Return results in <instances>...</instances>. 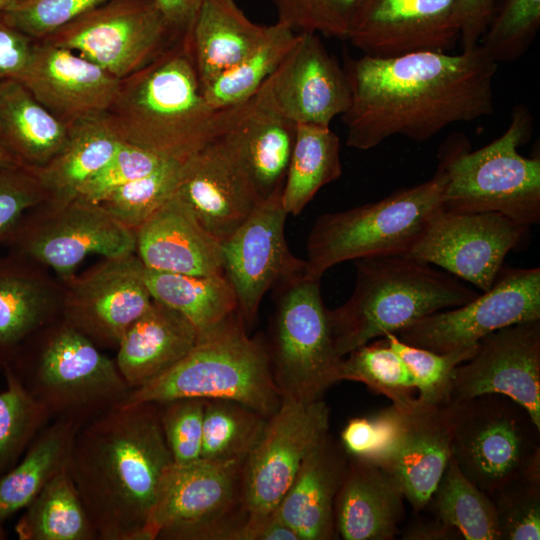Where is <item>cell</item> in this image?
I'll return each instance as SVG.
<instances>
[{"mask_svg":"<svg viewBox=\"0 0 540 540\" xmlns=\"http://www.w3.org/2000/svg\"><path fill=\"white\" fill-rule=\"evenodd\" d=\"M8 252L53 270L68 280L89 256L115 257L135 253V232L115 220L102 206L81 199L30 209L4 244Z\"/></svg>","mask_w":540,"mask_h":540,"instance_id":"obj_13","label":"cell"},{"mask_svg":"<svg viewBox=\"0 0 540 540\" xmlns=\"http://www.w3.org/2000/svg\"><path fill=\"white\" fill-rule=\"evenodd\" d=\"M297 36L298 33L284 23L270 24L266 38L256 49L202 90L207 102L222 109L249 101L280 65Z\"/></svg>","mask_w":540,"mask_h":540,"instance_id":"obj_39","label":"cell"},{"mask_svg":"<svg viewBox=\"0 0 540 540\" xmlns=\"http://www.w3.org/2000/svg\"><path fill=\"white\" fill-rule=\"evenodd\" d=\"M204 0H154L177 38L190 34L196 14Z\"/></svg>","mask_w":540,"mask_h":540,"instance_id":"obj_55","label":"cell"},{"mask_svg":"<svg viewBox=\"0 0 540 540\" xmlns=\"http://www.w3.org/2000/svg\"><path fill=\"white\" fill-rule=\"evenodd\" d=\"M404 496L376 462L349 456L334 505L335 528L344 540H392L405 517Z\"/></svg>","mask_w":540,"mask_h":540,"instance_id":"obj_27","label":"cell"},{"mask_svg":"<svg viewBox=\"0 0 540 540\" xmlns=\"http://www.w3.org/2000/svg\"><path fill=\"white\" fill-rule=\"evenodd\" d=\"M64 287L20 255L0 257V369L34 332L61 317Z\"/></svg>","mask_w":540,"mask_h":540,"instance_id":"obj_26","label":"cell"},{"mask_svg":"<svg viewBox=\"0 0 540 540\" xmlns=\"http://www.w3.org/2000/svg\"><path fill=\"white\" fill-rule=\"evenodd\" d=\"M254 98L228 108L212 107L202 93L188 35L120 80L108 114L123 142L184 162L229 130Z\"/></svg>","mask_w":540,"mask_h":540,"instance_id":"obj_3","label":"cell"},{"mask_svg":"<svg viewBox=\"0 0 540 540\" xmlns=\"http://www.w3.org/2000/svg\"><path fill=\"white\" fill-rule=\"evenodd\" d=\"M342 380L363 383L394 405H404L416 397L411 373L385 337L361 345L344 356L339 371V381Z\"/></svg>","mask_w":540,"mask_h":540,"instance_id":"obj_41","label":"cell"},{"mask_svg":"<svg viewBox=\"0 0 540 540\" xmlns=\"http://www.w3.org/2000/svg\"><path fill=\"white\" fill-rule=\"evenodd\" d=\"M274 292L271 339L266 347L281 397L305 402L322 399L339 382L343 358L334 345L320 280L301 277Z\"/></svg>","mask_w":540,"mask_h":540,"instance_id":"obj_9","label":"cell"},{"mask_svg":"<svg viewBox=\"0 0 540 540\" xmlns=\"http://www.w3.org/2000/svg\"><path fill=\"white\" fill-rule=\"evenodd\" d=\"M135 254L150 270L188 275L223 273L221 243L174 193L135 231Z\"/></svg>","mask_w":540,"mask_h":540,"instance_id":"obj_25","label":"cell"},{"mask_svg":"<svg viewBox=\"0 0 540 540\" xmlns=\"http://www.w3.org/2000/svg\"><path fill=\"white\" fill-rule=\"evenodd\" d=\"M123 143L108 114L90 116L69 125L62 150L46 165L31 169L45 193L44 202L66 204L116 153Z\"/></svg>","mask_w":540,"mask_h":540,"instance_id":"obj_32","label":"cell"},{"mask_svg":"<svg viewBox=\"0 0 540 540\" xmlns=\"http://www.w3.org/2000/svg\"><path fill=\"white\" fill-rule=\"evenodd\" d=\"M181 164L169 160L155 171L114 190L98 204L135 232L175 193Z\"/></svg>","mask_w":540,"mask_h":540,"instance_id":"obj_44","label":"cell"},{"mask_svg":"<svg viewBox=\"0 0 540 540\" xmlns=\"http://www.w3.org/2000/svg\"><path fill=\"white\" fill-rule=\"evenodd\" d=\"M495 0H456L455 15L461 50L479 44L491 16Z\"/></svg>","mask_w":540,"mask_h":540,"instance_id":"obj_54","label":"cell"},{"mask_svg":"<svg viewBox=\"0 0 540 540\" xmlns=\"http://www.w3.org/2000/svg\"><path fill=\"white\" fill-rule=\"evenodd\" d=\"M411 373L420 401L431 404L450 403L455 370L470 359L477 346L446 353H436L402 342L395 334L384 336Z\"/></svg>","mask_w":540,"mask_h":540,"instance_id":"obj_45","label":"cell"},{"mask_svg":"<svg viewBox=\"0 0 540 540\" xmlns=\"http://www.w3.org/2000/svg\"><path fill=\"white\" fill-rule=\"evenodd\" d=\"M244 461L174 463L164 475L146 527V540H243Z\"/></svg>","mask_w":540,"mask_h":540,"instance_id":"obj_11","label":"cell"},{"mask_svg":"<svg viewBox=\"0 0 540 540\" xmlns=\"http://www.w3.org/2000/svg\"><path fill=\"white\" fill-rule=\"evenodd\" d=\"M329 420L330 409L322 399L282 398L243 463L242 502L247 513L243 540H252L275 512L305 459L328 434Z\"/></svg>","mask_w":540,"mask_h":540,"instance_id":"obj_12","label":"cell"},{"mask_svg":"<svg viewBox=\"0 0 540 540\" xmlns=\"http://www.w3.org/2000/svg\"><path fill=\"white\" fill-rule=\"evenodd\" d=\"M49 414L81 425L120 405L131 387L115 360L61 317L30 335L1 369Z\"/></svg>","mask_w":540,"mask_h":540,"instance_id":"obj_5","label":"cell"},{"mask_svg":"<svg viewBox=\"0 0 540 540\" xmlns=\"http://www.w3.org/2000/svg\"><path fill=\"white\" fill-rule=\"evenodd\" d=\"M20 0H0V11L6 10L8 7Z\"/></svg>","mask_w":540,"mask_h":540,"instance_id":"obj_59","label":"cell"},{"mask_svg":"<svg viewBox=\"0 0 540 540\" xmlns=\"http://www.w3.org/2000/svg\"><path fill=\"white\" fill-rule=\"evenodd\" d=\"M51 114L66 125L106 113L120 80L69 49L34 42L30 59L17 79Z\"/></svg>","mask_w":540,"mask_h":540,"instance_id":"obj_24","label":"cell"},{"mask_svg":"<svg viewBox=\"0 0 540 540\" xmlns=\"http://www.w3.org/2000/svg\"><path fill=\"white\" fill-rule=\"evenodd\" d=\"M252 540H299L295 531L273 513L254 532Z\"/></svg>","mask_w":540,"mask_h":540,"instance_id":"obj_57","label":"cell"},{"mask_svg":"<svg viewBox=\"0 0 540 540\" xmlns=\"http://www.w3.org/2000/svg\"><path fill=\"white\" fill-rule=\"evenodd\" d=\"M34 42L11 26L0 11V81L20 77L30 59Z\"/></svg>","mask_w":540,"mask_h":540,"instance_id":"obj_53","label":"cell"},{"mask_svg":"<svg viewBox=\"0 0 540 540\" xmlns=\"http://www.w3.org/2000/svg\"><path fill=\"white\" fill-rule=\"evenodd\" d=\"M501 394L523 406L540 428V320L513 324L483 337L457 366L450 402Z\"/></svg>","mask_w":540,"mask_h":540,"instance_id":"obj_19","label":"cell"},{"mask_svg":"<svg viewBox=\"0 0 540 540\" xmlns=\"http://www.w3.org/2000/svg\"><path fill=\"white\" fill-rule=\"evenodd\" d=\"M80 423L49 421L32 440L20 460L0 475V522L25 509L43 487L67 468Z\"/></svg>","mask_w":540,"mask_h":540,"instance_id":"obj_34","label":"cell"},{"mask_svg":"<svg viewBox=\"0 0 540 540\" xmlns=\"http://www.w3.org/2000/svg\"><path fill=\"white\" fill-rule=\"evenodd\" d=\"M426 508L465 540H500L491 498L463 475L451 456Z\"/></svg>","mask_w":540,"mask_h":540,"instance_id":"obj_38","label":"cell"},{"mask_svg":"<svg viewBox=\"0 0 540 540\" xmlns=\"http://www.w3.org/2000/svg\"><path fill=\"white\" fill-rule=\"evenodd\" d=\"M3 374L7 388L0 392V475L20 460L38 432L51 421L11 372Z\"/></svg>","mask_w":540,"mask_h":540,"instance_id":"obj_43","label":"cell"},{"mask_svg":"<svg viewBox=\"0 0 540 540\" xmlns=\"http://www.w3.org/2000/svg\"><path fill=\"white\" fill-rule=\"evenodd\" d=\"M295 133L296 124L257 92L250 109L222 135L262 201L282 192Z\"/></svg>","mask_w":540,"mask_h":540,"instance_id":"obj_30","label":"cell"},{"mask_svg":"<svg viewBox=\"0 0 540 540\" xmlns=\"http://www.w3.org/2000/svg\"><path fill=\"white\" fill-rule=\"evenodd\" d=\"M235 311L199 334L195 346L172 368L133 388L120 405L178 398L227 399L271 417L281 404L264 342L247 335Z\"/></svg>","mask_w":540,"mask_h":540,"instance_id":"obj_6","label":"cell"},{"mask_svg":"<svg viewBox=\"0 0 540 540\" xmlns=\"http://www.w3.org/2000/svg\"><path fill=\"white\" fill-rule=\"evenodd\" d=\"M349 455L329 433L308 455L275 514L299 540L337 539L334 505Z\"/></svg>","mask_w":540,"mask_h":540,"instance_id":"obj_28","label":"cell"},{"mask_svg":"<svg viewBox=\"0 0 540 540\" xmlns=\"http://www.w3.org/2000/svg\"><path fill=\"white\" fill-rule=\"evenodd\" d=\"M540 28V0H495L490 19L479 41L496 64L522 58Z\"/></svg>","mask_w":540,"mask_h":540,"instance_id":"obj_42","label":"cell"},{"mask_svg":"<svg viewBox=\"0 0 540 540\" xmlns=\"http://www.w3.org/2000/svg\"><path fill=\"white\" fill-rule=\"evenodd\" d=\"M456 0H359L347 40L362 54L450 52L459 43Z\"/></svg>","mask_w":540,"mask_h":540,"instance_id":"obj_22","label":"cell"},{"mask_svg":"<svg viewBox=\"0 0 540 540\" xmlns=\"http://www.w3.org/2000/svg\"><path fill=\"white\" fill-rule=\"evenodd\" d=\"M143 280L152 299L181 313L199 334L238 310L235 292L224 274L188 275L144 267Z\"/></svg>","mask_w":540,"mask_h":540,"instance_id":"obj_35","label":"cell"},{"mask_svg":"<svg viewBox=\"0 0 540 540\" xmlns=\"http://www.w3.org/2000/svg\"><path fill=\"white\" fill-rule=\"evenodd\" d=\"M15 524L20 540H96L97 534L67 471L54 476Z\"/></svg>","mask_w":540,"mask_h":540,"instance_id":"obj_37","label":"cell"},{"mask_svg":"<svg viewBox=\"0 0 540 540\" xmlns=\"http://www.w3.org/2000/svg\"><path fill=\"white\" fill-rule=\"evenodd\" d=\"M69 126L16 79L0 81V145L24 167L46 165L64 147Z\"/></svg>","mask_w":540,"mask_h":540,"instance_id":"obj_33","label":"cell"},{"mask_svg":"<svg viewBox=\"0 0 540 540\" xmlns=\"http://www.w3.org/2000/svg\"><path fill=\"white\" fill-rule=\"evenodd\" d=\"M110 0H20L3 11L5 20L33 40Z\"/></svg>","mask_w":540,"mask_h":540,"instance_id":"obj_49","label":"cell"},{"mask_svg":"<svg viewBox=\"0 0 540 540\" xmlns=\"http://www.w3.org/2000/svg\"><path fill=\"white\" fill-rule=\"evenodd\" d=\"M160 423L173 462L200 459L205 399L178 398L159 403Z\"/></svg>","mask_w":540,"mask_h":540,"instance_id":"obj_48","label":"cell"},{"mask_svg":"<svg viewBox=\"0 0 540 540\" xmlns=\"http://www.w3.org/2000/svg\"><path fill=\"white\" fill-rule=\"evenodd\" d=\"M269 417L240 402L205 400L201 459L245 461L261 439Z\"/></svg>","mask_w":540,"mask_h":540,"instance_id":"obj_40","label":"cell"},{"mask_svg":"<svg viewBox=\"0 0 540 540\" xmlns=\"http://www.w3.org/2000/svg\"><path fill=\"white\" fill-rule=\"evenodd\" d=\"M393 431V406L371 417L351 418L340 434L349 456L376 460L386 448Z\"/></svg>","mask_w":540,"mask_h":540,"instance_id":"obj_52","label":"cell"},{"mask_svg":"<svg viewBox=\"0 0 540 540\" xmlns=\"http://www.w3.org/2000/svg\"><path fill=\"white\" fill-rule=\"evenodd\" d=\"M261 100L295 124L330 126L351 101L347 75L318 34L298 33L277 69L258 90Z\"/></svg>","mask_w":540,"mask_h":540,"instance_id":"obj_20","label":"cell"},{"mask_svg":"<svg viewBox=\"0 0 540 540\" xmlns=\"http://www.w3.org/2000/svg\"><path fill=\"white\" fill-rule=\"evenodd\" d=\"M167 161L123 142L112 158L80 188L77 198L98 204L114 190L155 171Z\"/></svg>","mask_w":540,"mask_h":540,"instance_id":"obj_50","label":"cell"},{"mask_svg":"<svg viewBox=\"0 0 540 540\" xmlns=\"http://www.w3.org/2000/svg\"><path fill=\"white\" fill-rule=\"evenodd\" d=\"M282 192L261 202L246 221L221 243L223 273L237 299L246 327L256 319L270 289L305 276L306 262L294 256L286 242L287 213Z\"/></svg>","mask_w":540,"mask_h":540,"instance_id":"obj_17","label":"cell"},{"mask_svg":"<svg viewBox=\"0 0 540 540\" xmlns=\"http://www.w3.org/2000/svg\"><path fill=\"white\" fill-rule=\"evenodd\" d=\"M21 166L17 160L0 145V169Z\"/></svg>","mask_w":540,"mask_h":540,"instance_id":"obj_58","label":"cell"},{"mask_svg":"<svg viewBox=\"0 0 540 540\" xmlns=\"http://www.w3.org/2000/svg\"><path fill=\"white\" fill-rule=\"evenodd\" d=\"M6 536L7 534L4 528L2 527V523L0 522V540L6 539Z\"/></svg>","mask_w":540,"mask_h":540,"instance_id":"obj_60","label":"cell"},{"mask_svg":"<svg viewBox=\"0 0 540 540\" xmlns=\"http://www.w3.org/2000/svg\"><path fill=\"white\" fill-rule=\"evenodd\" d=\"M199 332L178 311L153 299L123 335L116 366L131 389L166 372L195 346Z\"/></svg>","mask_w":540,"mask_h":540,"instance_id":"obj_29","label":"cell"},{"mask_svg":"<svg viewBox=\"0 0 540 540\" xmlns=\"http://www.w3.org/2000/svg\"><path fill=\"white\" fill-rule=\"evenodd\" d=\"M529 229L498 212L442 208L406 256L436 265L483 292L494 284L505 257L522 244Z\"/></svg>","mask_w":540,"mask_h":540,"instance_id":"obj_16","label":"cell"},{"mask_svg":"<svg viewBox=\"0 0 540 540\" xmlns=\"http://www.w3.org/2000/svg\"><path fill=\"white\" fill-rule=\"evenodd\" d=\"M45 200L42 186L30 168L0 169V244H5L30 209Z\"/></svg>","mask_w":540,"mask_h":540,"instance_id":"obj_51","label":"cell"},{"mask_svg":"<svg viewBox=\"0 0 540 540\" xmlns=\"http://www.w3.org/2000/svg\"><path fill=\"white\" fill-rule=\"evenodd\" d=\"M447 175L438 162L425 182L372 203L317 218L307 240L305 278L320 280L332 266L361 258L407 255L443 208Z\"/></svg>","mask_w":540,"mask_h":540,"instance_id":"obj_8","label":"cell"},{"mask_svg":"<svg viewBox=\"0 0 540 540\" xmlns=\"http://www.w3.org/2000/svg\"><path fill=\"white\" fill-rule=\"evenodd\" d=\"M175 194L220 243L263 202L222 135L182 162Z\"/></svg>","mask_w":540,"mask_h":540,"instance_id":"obj_23","label":"cell"},{"mask_svg":"<svg viewBox=\"0 0 540 540\" xmlns=\"http://www.w3.org/2000/svg\"><path fill=\"white\" fill-rule=\"evenodd\" d=\"M533 117L525 105L513 107L507 129L487 145L470 150L463 133H453L439 147L446 171L443 209L498 212L521 224L540 221V157L518 148L529 141Z\"/></svg>","mask_w":540,"mask_h":540,"instance_id":"obj_7","label":"cell"},{"mask_svg":"<svg viewBox=\"0 0 540 540\" xmlns=\"http://www.w3.org/2000/svg\"><path fill=\"white\" fill-rule=\"evenodd\" d=\"M354 262L352 295L343 305L328 310L334 345L341 358L425 316L464 305L479 294L452 274L406 255Z\"/></svg>","mask_w":540,"mask_h":540,"instance_id":"obj_4","label":"cell"},{"mask_svg":"<svg viewBox=\"0 0 540 540\" xmlns=\"http://www.w3.org/2000/svg\"><path fill=\"white\" fill-rule=\"evenodd\" d=\"M403 539L409 540H454L463 539L459 531L436 518L412 523L404 532Z\"/></svg>","mask_w":540,"mask_h":540,"instance_id":"obj_56","label":"cell"},{"mask_svg":"<svg viewBox=\"0 0 540 540\" xmlns=\"http://www.w3.org/2000/svg\"><path fill=\"white\" fill-rule=\"evenodd\" d=\"M393 406L390 440L374 460L397 483L415 512L424 510L451 456L455 404L416 397Z\"/></svg>","mask_w":540,"mask_h":540,"instance_id":"obj_21","label":"cell"},{"mask_svg":"<svg viewBox=\"0 0 540 540\" xmlns=\"http://www.w3.org/2000/svg\"><path fill=\"white\" fill-rule=\"evenodd\" d=\"M269 29L249 19L236 0H204L189 34L201 90L256 49Z\"/></svg>","mask_w":540,"mask_h":540,"instance_id":"obj_31","label":"cell"},{"mask_svg":"<svg viewBox=\"0 0 540 540\" xmlns=\"http://www.w3.org/2000/svg\"><path fill=\"white\" fill-rule=\"evenodd\" d=\"M359 0H271L277 21L296 33L347 40Z\"/></svg>","mask_w":540,"mask_h":540,"instance_id":"obj_47","label":"cell"},{"mask_svg":"<svg viewBox=\"0 0 540 540\" xmlns=\"http://www.w3.org/2000/svg\"><path fill=\"white\" fill-rule=\"evenodd\" d=\"M540 320V268L503 266L494 284L468 303L425 316L395 335L436 353L474 347L501 328Z\"/></svg>","mask_w":540,"mask_h":540,"instance_id":"obj_15","label":"cell"},{"mask_svg":"<svg viewBox=\"0 0 540 540\" xmlns=\"http://www.w3.org/2000/svg\"><path fill=\"white\" fill-rule=\"evenodd\" d=\"M488 496L500 540L540 539V471L517 477Z\"/></svg>","mask_w":540,"mask_h":540,"instance_id":"obj_46","label":"cell"},{"mask_svg":"<svg viewBox=\"0 0 540 540\" xmlns=\"http://www.w3.org/2000/svg\"><path fill=\"white\" fill-rule=\"evenodd\" d=\"M172 464L159 403L118 405L79 427L67 471L98 540H146Z\"/></svg>","mask_w":540,"mask_h":540,"instance_id":"obj_2","label":"cell"},{"mask_svg":"<svg viewBox=\"0 0 540 540\" xmlns=\"http://www.w3.org/2000/svg\"><path fill=\"white\" fill-rule=\"evenodd\" d=\"M135 253L106 257L81 275L61 281V318L98 348L117 349L131 324L153 299Z\"/></svg>","mask_w":540,"mask_h":540,"instance_id":"obj_18","label":"cell"},{"mask_svg":"<svg viewBox=\"0 0 540 540\" xmlns=\"http://www.w3.org/2000/svg\"><path fill=\"white\" fill-rule=\"evenodd\" d=\"M343 68L351 101L340 117L351 148L370 150L393 136L427 141L452 124L494 112L498 64L479 45L457 54H346Z\"/></svg>","mask_w":540,"mask_h":540,"instance_id":"obj_1","label":"cell"},{"mask_svg":"<svg viewBox=\"0 0 540 540\" xmlns=\"http://www.w3.org/2000/svg\"><path fill=\"white\" fill-rule=\"evenodd\" d=\"M341 175L339 136L330 126L296 124L281 195L286 213L298 215L323 186Z\"/></svg>","mask_w":540,"mask_h":540,"instance_id":"obj_36","label":"cell"},{"mask_svg":"<svg viewBox=\"0 0 540 540\" xmlns=\"http://www.w3.org/2000/svg\"><path fill=\"white\" fill-rule=\"evenodd\" d=\"M454 404L451 457L479 489L490 495L540 471V428L523 406L501 394Z\"/></svg>","mask_w":540,"mask_h":540,"instance_id":"obj_10","label":"cell"},{"mask_svg":"<svg viewBox=\"0 0 540 540\" xmlns=\"http://www.w3.org/2000/svg\"><path fill=\"white\" fill-rule=\"evenodd\" d=\"M177 40L154 0H110L38 41L69 49L122 80Z\"/></svg>","mask_w":540,"mask_h":540,"instance_id":"obj_14","label":"cell"}]
</instances>
